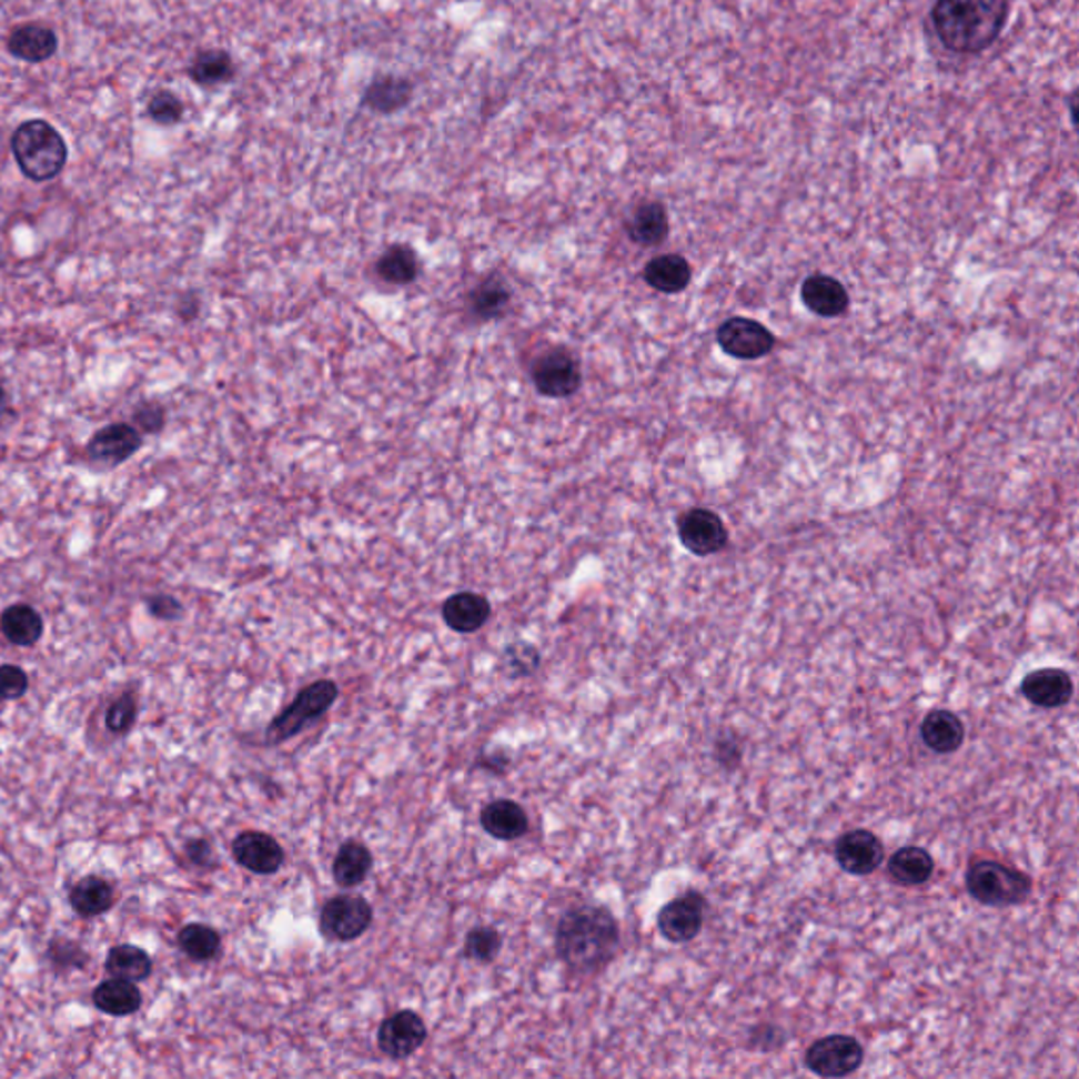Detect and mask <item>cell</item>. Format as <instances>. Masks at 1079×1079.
Instances as JSON below:
<instances>
[{
    "instance_id": "ee69618b",
    "label": "cell",
    "mask_w": 1079,
    "mask_h": 1079,
    "mask_svg": "<svg viewBox=\"0 0 1079 1079\" xmlns=\"http://www.w3.org/2000/svg\"><path fill=\"white\" fill-rule=\"evenodd\" d=\"M175 312H178V316H180L184 323L194 321V319L199 316V312H201V298H199L196 293H184V295L178 300V304H175Z\"/></svg>"
},
{
    "instance_id": "83f0119b",
    "label": "cell",
    "mask_w": 1079,
    "mask_h": 1079,
    "mask_svg": "<svg viewBox=\"0 0 1079 1079\" xmlns=\"http://www.w3.org/2000/svg\"><path fill=\"white\" fill-rule=\"evenodd\" d=\"M888 871L900 886H921L935 873V858L930 856V851L919 846H907L890 858Z\"/></svg>"
},
{
    "instance_id": "ba28073f",
    "label": "cell",
    "mask_w": 1079,
    "mask_h": 1079,
    "mask_svg": "<svg viewBox=\"0 0 1079 1079\" xmlns=\"http://www.w3.org/2000/svg\"><path fill=\"white\" fill-rule=\"evenodd\" d=\"M532 375L538 393L553 399L572 396L582 384L581 363L567 349H551L540 354Z\"/></svg>"
},
{
    "instance_id": "f1b7e54d",
    "label": "cell",
    "mask_w": 1079,
    "mask_h": 1079,
    "mask_svg": "<svg viewBox=\"0 0 1079 1079\" xmlns=\"http://www.w3.org/2000/svg\"><path fill=\"white\" fill-rule=\"evenodd\" d=\"M105 972L114 978L142 982L152 975V959L135 945H114L105 957Z\"/></svg>"
},
{
    "instance_id": "3957f363",
    "label": "cell",
    "mask_w": 1079,
    "mask_h": 1079,
    "mask_svg": "<svg viewBox=\"0 0 1079 1079\" xmlns=\"http://www.w3.org/2000/svg\"><path fill=\"white\" fill-rule=\"evenodd\" d=\"M11 150L21 173L32 182L53 180L68 161V145L60 131L41 119L26 121L16 129Z\"/></svg>"
},
{
    "instance_id": "74e56055",
    "label": "cell",
    "mask_w": 1079,
    "mask_h": 1079,
    "mask_svg": "<svg viewBox=\"0 0 1079 1079\" xmlns=\"http://www.w3.org/2000/svg\"><path fill=\"white\" fill-rule=\"evenodd\" d=\"M138 722V698L133 694H123L105 710V727L117 734L125 736Z\"/></svg>"
},
{
    "instance_id": "9a60e30c",
    "label": "cell",
    "mask_w": 1079,
    "mask_h": 1079,
    "mask_svg": "<svg viewBox=\"0 0 1079 1079\" xmlns=\"http://www.w3.org/2000/svg\"><path fill=\"white\" fill-rule=\"evenodd\" d=\"M234 860L255 875H274L283 867V846L262 830H243L232 841Z\"/></svg>"
},
{
    "instance_id": "30bf717a",
    "label": "cell",
    "mask_w": 1079,
    "mask_h": 1079,
    "mask_svg": "<svg viewBox=\"0 0 1079 1079\" xmlns=\"http://www.w3.org/2000/svg\"><path fill=\"white\" fill-rule=\"evenodd\" d=\"M706 898L696 890L666 902L658 914V930L668 942L684 945L700 935L705 924Z\"/></svg>"
},
{
    "instance_id": "f35d334b",
    "label": "cell",
    "mask_w": 1079,
    "mask_h": 1079,
    "mask_svg": "<svg viewBox=\"0 0 1079 1079\" xmlns=\"http://www.w3.org/2000/svg\"><path fill=\"white\" fill-rule=\"evenodd\" d=\"M148 117L159 125H175L184 117V104L171 91H159L148 102Z\"/></svg>"
},
{
    "instance_id": "d4e9b609",
    "label": "cell",
    "mask_w": 1079,
    "mask_h": 1079,
    "mask_svg": "<svg viewBox=\"0 0 1079 1079\" xmlns=\"http://www.w3.org/2000/svg\"><path fill=\"white\" fill-rule=\"evenodd\" d=\"M0 631L9 644L32 647L44 633L42 616L28 603H13L0 614Z\"/></svg>"
},
{
    "instance_id": "836d02e7",
    "label": "cell",
    "mask_w": 1079,
    "mask_h": 1079,
    "mask_svg": "<svg viewBox=\"0 0 1079 1079\" xmlns=\"http://www.w3.org/2000/svg\"><path fill=\"white\" fill-rule=\"evenodd\" d=\"M508 304H511V290L502 279H487L471 293V311L481 321H490L504 314Z\"/></svg>"
},
{
    "instance_id": "5bb4252c",
    "label": "cell",
    "mask_w": 1079,
    "mask_h": 1079,
    "mask_svg": "<svg viewBox=\"0 0 1079 1079\" xmlns=\"http://www.w3.org/2000/svg\"><path fill=\"white\" fill-rule=\"evenodd\" d=\"M837 865L850 875H871L886 858L881 839L867 829H856L841 835L835 846Z\"/></svg>"
},
{
    "instance_id": "8992f818",
    "label": "cell",
    "mask_w": 1079,
    "mask_h": 1079,
    "mask_svg": "<svg viewBox=\"0 0 1079 1079\" xmlns=\"http://www.w3.org/2000/svg\"><path fill=\"white\" fill-rule=\"evenodd\" d=\"M374 921V909L363 896H335L325 902L319 928L332 942H351L365 935Z\"/></svg>"
},
{
    "instance_id": "4dcf8cb0",
    "label": "cell",
    "mask_w": 1079,
    "mask_h": 1079,
    "mask_svg": "<svg viewBox=\"0 0 1079 1079\" xmlns=\"http://www.w3.org/2000/svg\"><path fill=\"white\" fill-rule=\"evenodd\" d=\"M375 270L382 281L393 283V285H410L414 283L420 270L417 255L407 245H393L391 250L384 251L375 264Z\"/></svg>"
},
{
    "instance_id": "60d3db41",
    "label": "cell",
    "mask_w": 1079,
    "mask_h": 1079,
    "mask_svg": "<svg viewBox=\"0 0 1079 1079\" xmlns=\"http://www.w3.org/2000/svg\"><path fill=\"white\" fill-rule=\"evenodd\" d=\"M28 675L26 670L16 665L0 666V687L4 692L7 700H18L28 692Z\"/></svg>"
},
{
    "instance_id": "f6af8a7d",
    "label": "cell",
    "mask_w": 1079,
    "mask_h": 1079,
    "mask_svg": "<svg viewBox=\"0 0 1079 1079\" xmlns=\"http://www.w3.org/2000/svg\"><path fill=\"white\" fill-rule=\"evenodd\" d=\"M511 766V757L508 755H483L478 757L475 762V768L485 769V772H492V774H506V769Z\"/></svg>"
},
{
    "instance_id": "7402d4cb",
    "label": "cell",
    "mask_w": 1079,
    "mask_h": 1079,
    "mask_svg": "<svg viewBox=\"0 0 1079 1079\" xmlns=\"http://www.w3.org/2000/svg\"><path fill=\"white\" fill-rule=\"evenodd\" d=\"M68 900H70V907H72L74 914L84 917V919H91V917L108 914L112 909L117 896H114L112 884L105 881L104 877L87 875L72 886V890L68 894Z\"/></svg>"
},
{
    "instance_id": "277c9868",
    "label": "cell",
    "mask_w": 1079,
    "mask_h": 1079,
    "mask_svg": "<svg viewBox=\"0 0 1079 1079\" xmlns=\"http://www.w3.org/2000/svg\"><path fill=\"white\" fill-rule=\"evenodd\" d=\"M966 888L970 896L987 907H1017L1033 890L1031 877L999 860H976L966 875Z\"/></svg>"
},
{
    "instance_id": "d6a6232c",
    "label": "cell",
    "mask_w": 1079,
    "mask_h": 1079,
    "mask_svg": "<svg viewBox=\"0 0 1079 1079\" xmlns=\"http://www.w3.org/2000/svg\"><path fill=\"white\" fill-rule=\"evenodd\" d=\"M232 74H234V63L230 60L229 53L220 49L199 53L190 65V79L201 87L226 83L232 79Z\"/></svg>"
},
{
    "instance_id": "7dc6e473",
    "label": "cell",
    "mask_w": 1079,
    "mask_h": 1079,
    "mask_svg": "<svg viewBox=\"0 0 1079 1079\" xmlns=\"http://www.w3.org/2000/svg\"><path fill=\"white\" fill-rule=\"evenodd\" d=\"M16 417V412L11 407V401H9V393L4 389V384L0 382V426H4L7 422H11Z\"/></svg>"
},
{
    "instance_id": "ffe728a7",
    "label": "cell",
    "mask_w": 1079,
    "mask_h": 1079,
    "mask_svg": "<svg viewBox=\"0 0 1079 1079\" xmlns=\"http://www.w3.org/2000/svg\"><path fill=\"white\" fill-rule=\"evenodd\" d=\"M7 47L23 62L41 63L53 58V53L58 51V37L51 28L42 23H23L11 30Z\"/></svg>"
},
{
    "instance_id": "e575fe53",
    "label": "cell",
    "mask_w": 1079,
    "mask_h": 1079,
    "mask_svg": "<svg viewBox=\"0 0 1079 1079\" xmlns=\"http://www.w3.org/2000/svg\"><path fill=\"white\" fill-rule=\"evenodd\" d=\"M47 957H49V964L58 972L83 970L87 961H89V954L77 940H70V938H53L47 947Z\"/></svg>"
},
{
    "instance_id": "4fadbf2b",
    "label": "cell",
    "mask_w": 1079,
    "mask_h": 1079,
    "mask_svg": "<svg viewBox=\"0 0 1079 1079\" xmlns=\"http://www.w3.org/2000/svg\"><path fill=\"white\" fill-rule=\"evenodd\" d=\"M679 540L692 555L708 557L726 548L727 530L717 513L706 508H692L677 521Z\"/></svg>"
},
{
    "instance_id": "6da1fadb",
    "label": "cell",
    "mask_w": 1079,
    "mask_h": 1079,
    "mask_svg": "<svg viewBox=\"0 0 1079 1079\" xmlns=\"http://www.w3.org/2000/svg\"><path fill=\"white\" fill-rule=\"evenodd\" d=\"M618 945L621 926L605 907L581 905L561 915L555 932V951L574 972H599L614 959Z\"/></svg>"
},
{
    "instance_id": "44dd1931",
    "label": "cell",
    "mask_w": 1079,
    "mask_h": 1079,
    "mask_svg": "<svg viewBox=\"0 0 1079 1079\" xmlns=\"http://www.w3.org/2000/svg\"><path fill=\"white\" fill-rule=\"evenodd\" d=\"M93 1006L108 1017H131L142 1008V991L138 982L110 978L93 989Z\"/></svg>"
},
{
    "instance_id": "484cf974",
    "label": "cell",
    "mask_w": 1079,
    "mask_h": 1079,
    "mask_svg": "<svg viewBox=\"0 0 1079 1079\" xmlns=\"http://www.w3.org/2000/svg\"><path fill=\"white\" fill-rule=\"evenodd\" d=\"M374 867L372 850L361 841H344L333 858V879L342 888H356Z\"/></svg>"
},
{
    "instance_id": "5b68a950",
    "label": "cell",
    "mask_w": 1079,
    "mask_h": 1079,
    "mask_svg": "<svg viewBox=\"0 0 1079 1079\" xmlns=\"http://www.w3.org/2000/svg\"><path fill=\"white\" fill-rule=\"evenodd\" d=\"M337 694H340V689L332 679H321V682L306 685L295 696V700L281 715H276L270 722L269 729H266V738H269L270 745H281L293 736H298L302 729H306L316 719H321L332 708L333 703L337 700Z\"/></svg>"
},
{
    "instance_id": "d590c367",
    "label": "cell",
    "mask_w": 1079,
    "mask_h": 1079,
    "mask_svg": "<svg viewBox=\"0 0 1079 1079\" xmlns=\"http://www.w3.org/2000/svg\"><path fill=\"white\" fill-rule=\"evenodd\" d=\"M538 666V649L534 645L523 644V642L508 645L502 652V658H500V668L508 677H527V675L536 673Z\"/></svg>"
},
{
    "instance_id": "e0dca14e",
    "label": "cell",
    "mask_w": 1079,
    "mask_h": 1079,
    "mask_svg": "<svg viewBox=\"0 0 1079 1079\" xmlns=\"http://www.w3.org/2000/svg\"><path fill=\"white\" fill-rule=\"evenodd\" d=\"M801 300L808 311L835 319L841 316L850 306V295L846 288L827 274H811L801 285Z\"/></svg>"
},
{
    "instance_id": "52a82bcc",
    "label": "cell",
    "mask_w": 1079,
    "mask_h": 1079,
    "mask_svg": "<svg viewBox=\"0 0 1079 1079\" xmlns=\"http://www.w3.org/2000/svg\"><path fill=\"white\" fill-rule=\"evenodd\" d=\"M863 1060L865 1050L860 1041L841 1033L814 1041L804 1057L806 1067L818 1078H846L860 1069Z\"/></svg>"
},
{
    "instance_id": "b9f144b4",
    "label": "cell",
    "mask_w": 1079,
    "mask_h": 1079,
    "mask_svg": "<svg viewBox=\"0 0 1079 1079\" xmlns=\"http://www.w3.org/2000/svg\"><path fill=\"white\" fill-rule=\"evenodd\" d=\"M145 607H148L150 616H154L157 621H178L184 614V605L178 602L175 597L165 595V593H157V595L145 597Z\"/></svg>"
},
{
    "instance_id": "8d00e7d4",
    "label": "cell",
    "mask_w": 1079,
    "mask_h": 1079,
    "mask_svg": "<svg viewBox=\"0 0 1079 1079\" xmlns=\"http://www.w3.org/2000/svg\"><path fill=\"white\" fill-rule=\"evenodd\" d=\"M502 949V935L498 930L494 928H475L466 935V942H464V955L473 961H478V964H490L492 959H496V955L500 954Z\"/></svg>"
},
{
    "instance_id": "bcb514c9",
    "label": "cell",
    "mask_w": 1079,
    "mask_h": 1079,
    "mask_svg": "<svg viewBox=\"0 0 1079 1079\" xmlns=\"http://www.w3.org/2000/svg\"><path fill=\"white\" fill-rule=\"evenodd\" d=\"M715 755H717V762H719L722 766L729 768V762H732L734 766L740 762V747H738L734 740H719V743H717V750H715Z\"/></svg>"
},
{
    "instance_id": "4316f807",
    "label": "cell",
    "mask_w": 1079,
    "mask_h": 1079,
    "mask_svg": "<svg viewBox=\"0 0 1079 1079\" xmlns=\"http://www.w3.org/2000/svg\"><path fill=\"white\" fill-rule=\"evenodd\" d=\"M645 283L652 290L660 293H679L687 290L692 281V266L679 253H665L654 260L644 270Z\"/></svg>"
},
{
    "instance_id": "ac0fdd59",
    "label": "cell",
    "mask_w": 1079,
    "mask_h": 1079,
    "mask_svg": "<svg viewBox=\"0 0 1079 1079\" xmlns=\"http://www.w3.org/2000/svg\"><path fill=\"white\" fill-rule=\"evenodd\" d=\"M481 827L500 841H515L530 830V816L517 801L496 799L481 809Z\"/></svg>"
},
{
    "instance_id": "1f68e13d",
    "label": "cell",
    "mask_w": 1079,
    "mask_h": 1079,
    "mask_svg": "<svg viewBox=\"0 0 1079 1079\" xmlns=\"http://www.w3.org/2000/svg\"><path fill=\"white\" fill-rule=\"evenodd\" d=\"M178 947L194 961H211L220 955L222 936L208 924H186L178 932Z\"/></svg>"
},
{
    "instance_id": "c3c4849f",
    "label": "cell",
    "mask_w": 1079,
    "mask_h": 1079,
    "mask_svg": "<svg viewBox=\"0 0 1079 1079\" xmlns=\"http://www.w3.org/2000/svg\"><path fill=\"white\" fill-rule=\"evenodd\" d=\"M2 703H7V698H4V692H2V687H0V705H2Z\"/></svg>"
},
{
    "instance_id": "7a4b0ae2",
    "label": "cell",
    "mask_w": 1079,
    "mask_h": 1079,
    "mask_svg": "<svg viewBox=\"0 0 1079 1079\" xmlns=\"http://www.w3.org/2000/svg\"><path fill=\"white\" fill-rule=\"evenodd\" d=\"M1008 13L1010 0H936L932 23L949 51L972 56L997 41Z\"/></svg>"
},
{
    "instance_id": "7bdbcfd3",
    "label": "cell",
    "mask_w": 1079,
    "mask_h": 1079,
    "mask_svg": "<svg viewBox=\"0 0 1079 1079\" xmlns=\"http://www.w3.org/2000/svg\"><path fill=\"white\" fill-rule=\"evenodd\" d=\"M184 851H186L188 860L194 867L209 869L213 865V848H211L208 839H190L184 846Z\"/></svg>"
},
{
    "instance_id": "2e32d148",
    "label": "cell",
    "mask_w": 1079,
    "mask_h": 1079,
    "mask_svg": "<svg viewBox=\"0 0 1079 1079\" xmlns=\"http://www.w3.org/2000/svg\"><path fill=\"white\" fill-rule=\"evenodd\" d=\"M1022 696L1039 708H1060L1073 698V682L1060 668H1039L1029 673L1020 684Z\"/></svg>"
},
{
    "instance_id": "8fae6325",
    "label": "cell",
    "mask_w": 1079,
    "mask_h": 1079,
    "mask_svg": "<svg viewBox=\"0 0 1079 1079\" xmlns=\"http://www.w3.org/2000/svg\"><path fill=\"white\" fill-rule=\"evenodd\" d=\"M717 342L724 353L743 361L768 356L776 344L774 335L766 325L745 316H734L726 323H722L717 332Z\"/></svg>"
},
{
    "instance_id": "7c38bea8",
    "label": "cell",
    "mask_w": 1079,
    "mask_h": 1079,
    "mask_svg": "<svg viewBox=\"0 0 1079 1079\" xmlns=\"http://www.w3.org/2000/svg\"><path fill=\"white\" fill-rule=\"evenodd\" d=\"M428 1038L424 1018L414 1010H399L377 1029V1048L389 1059H407Z\"/></svg>"
},
{
    "instance_id": "d6986e66",
    "label": "cell",
    "mask_w": 1079,
    "mask_h": 1079,
    "mask_svg": "<svg viewBox=\"0 0 1079 1079\" xmlns=\"http://www.w3.org/2000/svg\"><path fill=\"white\" fill-rule=\"evenodd\" d=\"M443 623L456 633H477L490 621L492 605L478 593H456L441 607Z\"/></svg>"
},
{
    "instance_id": "f546056e",
    "label": "cell",
    "mask_w": 1079,
    "mask_h": 1079,
    "mask_svg": "<svg viewBox=\"0 0 1079 1079\" xmlns=\"http://www.w3.org/2000/svg\"><path fill=\"white\" fill-rule=\"evenodd\" d=\"M410 100H412V84L399 77L375 79L365 93V105L382 114H393L403 105H407Z\"/></svg>"
},
{
    "instance_id": "681fc988",
    "label": "cell",
    "mask_w": 1079,
    "mask_h": 1079,
    "mask_svg": "<svg viewBox=\"0 0 1079 1079\" xmlns=\"http://www.w3.org/2000/svg\"><path fill=\"white\" fill-rule=\"evenodd\" d=\"M2 266H4V258H2V253H0V269H2Z\"/></svg>"
},
{
    "instance_id": "ab89813d",
    "label": "cell",
    "mask_w": 1079,
    "mask_h": 1079,
    "mask_svg": "<svg viewBox=\"0 0 1079 1079\" xmlns=\"http://www.w3.org/2000/svg\"><path fill=\"white\" fill-rule=\"evenodd\" d=\"M131 424L142 435H159L167 424V410L159 401H140L131 412Z\"/></svg>"
},
{
    "instance_id": "cb8c5ba5",
    "label": "cell",
    "mask_w": 1079,
    "mask_h": 1079,
    "mask_svg": "<svg viewBox=\"0 0 1079 1079\" xmlns=\"http://www.w3.org/2000/svg\"><path fill=\"white\" fill-rule=\"evenodd\" d=\"M626 232L633 243L642 248H656L668 236V213L658 201H645L637 205L626 222Z\"/></svg>"
},
{
    "instance_id": "603a6c76",
    "label": "cell",
    "mask_w": 1079,
    "mask_h": 1079,
    "mask_svg": "<svg viewBox=\"0 0 1079 1079\" xmlns=\"http://www.w3.org/2000/svg\"><path fill=\"white\" fill-rule=\"evenodd\" d=\"M966 736V729L961 719L947 710V708H936L926 715L921 724V740L924 745L940 753V755H951L957 748L961 747Z\"/></svg>"
},
{
    "instance_id": "9c48e42d",
    "label": "cell",
    "mask_w": 1079,
    "mask_h": 1079,
    "mask_svg": "<svg viewBox=\"0 0 1079 1079\" xmlns=\"http://www.w3.org/2000/svg\"><path fill=\"white\" fill-rule=\"evenodd\" d=\"M144 443V435L131 422H114L98 428L89 443L87 456L93 464L117 468L129 457L135 456Z\"/></svg>"
}]
</instances>
